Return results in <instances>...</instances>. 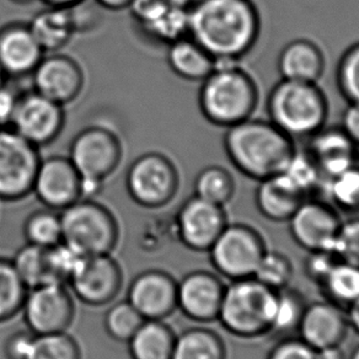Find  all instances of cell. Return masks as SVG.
Returning <instances> with one entry per match:
<instances>
[{
	"instance_id": "c3c4849f",
	"label": "cell",
	"mask_w": 359,
	"mask_h": 359,
	"mask_svg": "<svg viewBox=\"0 0 359 359\" xmlns=\"http://www.w3.org/2000/svg\"><path fill=\"white\" fill-rule=\"evenodd\" d=\"M20 93L6 85H0V128L11 127Z\"/></svg>"
},
{
	"instance_id": "ac0fdd59",
	"label": "cell",
	"mask_w": 359,
	"mask_h": 359,
	"mask_svg": "<svg viewBox=\"0 0 359 359\" xmlns=\"http://www.w3.org/2000/svg\"><path fill=\"white\" fill-rule=\"evenodd\" d=\"M145 320H165L177 310V280L164 269H145L130 280L127 298Z\"/></svg>"
},
{
	"instance_id": "e0dca14e",
	"label": "cell",
	"mask_w": 359,
	"mask_h": 359,
	"mask_svg": "<svg viewBox=\"0 0 359 359\" xmlns=\"http://www.w3.org/2000/svg\"><path fill=\"white\" fill-rule=\"evenodd\" d=\"M225 285L220 276L196 269L177 280V310L196 324H210L218 318Z\"/></svg>"
},
{
	"instance_id": "f907efd6",
	"label": "cell",
	"mask_w": 359,
	"mask_h": 359,
	"mask_svg": "<svg viewBox=\"0 0 359 359\" xmlns=\"http://www.w3.org/2000/svg\"><path fill=\"white\" fill-rule=\"evenodd\" d=\"M105 182L100 180L90 179L80 176V198L85 200H95L96 196L101 194L104 190Z\"/></svg>"
},
{
	"instance_id": "5b68a950",
	"label": "cell",
	"mask_w": 359,
	"mask_h": 359,
	"mask_svg": "<svg viewBox=\"0 0 359 359\" xmlns=\"http://www.w3.org/2000/svg\"><path fill=\"white\" fill-rule=\"evenodd\" d=\"M276 290L261 285L254 277L230 280L225 285L217 321L228 334L241 339L269 334Z\"/></svg>"
},
{
	"instance_id": "f1b7e54d",
	"label": "cell",
	"mask_w": 359,
	"mask_h": 359,
	"mask_svg": "<svg viewBox=\"0 0 359 359\" xmlns=\"http://www.w3.org/2000/svg\"><path fill=\"white\" fill-rule=\"evenodd\" d=\"M224 339L215 330L192 326L176 334L171 359H226Z\"/></svg>"
},
{
	"instance_id": "680465c9",
	"label": "cell",
	"mask_w": 359,
	"mask_h": 359,
	"mask_svg": "<svg viewBox=\"0 0 359 359\" xmlns=\"http://www.w3.org/2000/svg\"><path fill=\"white\" fill-rule=\"evenodd\" d=\"M11 1H13L14 4H18V6H26V4L32 3L34 0H11Z\"/></svg>"
},
{
	"instance_id": "9a60e30c",
	"label": "cell",
	"mask_w": 359,
	"mask_h": 359,
	"mask_svg": "<svg viewBox=\"0 0 359 359\" xmlns=\"http://www.w3.org/2000/svg\"><path fill=\"white\" fill-rule=\"evenodd\" d=\"M295 244L308 251L332 250L342 219L329 202L310 197L287 222Z\"/></svg>"
},
{
	"instance_id": "8fae6325",
	"label": "cell",
	"mask_w": 359,
	"mask_h": 359,
	"mask_svg": "<svg viewBox=\"0 0 359 359\" xmlns=\"http://www.w3.org/2000/svg\"><path fill=\"white\" fill-rule=\"evenodd\" d=\"M21 313L32 334L65 332L74 321V298L67 285L50 282L27 290Z\"/></svg>"
},
{
	"instance_id": "ba28073f",
	"label": "cell",
	"mask_w": 359,
	"mask_h": 359,
	"mask_svg": "<svg viewBox=\"0 0 359 359\" xmlns=\"http://www.w3.org/2000/svg\"><path fill=\"white\" fill-rule=\"evenodd\" d=\"M266 251L267 244L259 230L244 223H228L208 254L217 275L236 280L252 277Z\"/></svg>"
},
{
	"instance_id": "ee69618b",
	"label": "cell",
	"mask_w": 359,
	"mask_h": 359,
	"mask_svg": "<svg viewBox=\"0 0 359 359\" xmlns=\"http://www.w3.org/2000/svg\"><path fill=\"white\" fill-rule=\"evenodd\" d=\"M339 261L332 250L308 251V256L303 262L304 276L310 282L320 287Z\"/></svg>"
},
{
	"instance_id": "1f68e13d",
	"label": "cell",
	"mask_w": 359,
	"mask_h": 359,
	"mask_svg": "<svg viewBox=\"0 0 359 359\" xmlns=\"http://www.w3.org/2000/svg\"><path fill=\"white\" fill-rule=\"evenodd\" d=\"M277 176L285 185L290 186L292 190L304 198H310L315 192L321 191L324 182V177L318 165L315 164L306 150H295L294 154L290 156L285 168L280 170Z\"/></svg>"
},
{
	"instance_id": "30bf717a",
	"label": "cell",
	"mask_w": 359,
	"mask_h": 359,
	"mask_svg": "<svg viewBox=\"0 0 359 359\" xmlns=\"http://www.w3.org/2000/svg\"><path fill=\"white\" fill-rule=\"evenodd\" d=\"M68 158L80 176L106 180L115 174L123 159L120 137L104 126H89L72 140Z\"/></svg>"
},
{
	"instance_id": "7402d4cb",
	"label": "cell",
	"mask_w": 359,
	"mask_h": 359,
	"mask_svg": "<svg viewBox=\"0 0 359 359\" xmlns=\"http://www.w3.org/2000/svg\"><path fill=\"white\" fill-rule=\"evenodd\" d=\"M43 55L29 24L15 21L0 27V68L6 78L31 76Z\"/></svg>"
},
{
	"instance_id": "b9f144b4",
	"label": "cell",
	"mask_w": 359,
	"mask_h": 359,
	"mask_svg": "<svg viewBox=\"0 0 359 359\" xmlns=\"http://www.w3.org/2000/svg\"><path fill=\"white\" fill-rule=\"evenodd\" d=\"M47 256L53 278L65 285H68L70 278L86 257L65 241H60V244L47 249Z\"/></svg>"
},
{
	"instance_id": "91938a15",
	"label": "cell",
	"mask_w": 359,
	"mask_h": 359,
	"mask_svg": "<svg viewBox=\"0 0 359 359\" xmlns=\"http://www.w3.org/2000/svg\"><path fill=\"white\" fill-rule=\"evenodd\" d=\"M6 81V76L4 75V73H3V70H1V68H0V85L4 84Z\"/></svg>"
},
{
	"instance_id": "8992f818",
	"label": "cell",
	"mask_w": 359,
	"mask_h": 359,
	"mask_svg": "<svg viewBox=\"0 0 359 359\" xmlns=\"http://www.w3.org/2000/svg\"><path fill=\"white\" fill-rule=\"evenodd\" d=\"M63 241L85 256L109 255L120 240L115 215L95 200H80L60 210Z\"/></svg>"
},
{
	"instance_id": "11a10c76",
	"label": "cell",
	"mask_w": 359,
	"mask_h": 359,
	"mask_svg": "<svg viewBox=\"0 0 359 359\" xmlns=\"http://www.w3.org/2000/svg\"><path fill=\"white\" fill-rule=\"evenodd\" d=\"M45 3L46 6H55V8H70L76 6L84 0H41Z\"/></svg>"
},
{
	"instance_id": "4fadbf2b",
	"label": "cell",
	"mask_w": 359,
	"mask_h": 359,
	"mask_svg": "<svg viewBox=\"0 0 359 359\" xmlns=\"http://www.w3.org/2000/svg\"><path fill=\"white\" fill-rule=\"evenodd\" d=\"M228 223L224 207L194 195L180 205L175 215V236L186 249L208 252Z\"/></svg>"
},
{
	"instance_id": "ffe728a7",
	"label": "cell",
	"mask_w": 359,
	"mask_h": 359,
	"mask_svg": "<svg viewBox=\"0 0 359 359\" xmlns=\"http://www.w3.org/2000/svg\"><path fill=\"white\" fill-rule=\"evenodd\" d=\"M128 11L140 30L159 43L190 36V9L169 0H132Z\"/></svg>"
},
{
	"instance_id": "7dc6e473",
	"label": "cell",
	"mask_w": 359,
	"mask_h": 359,
	"mask_svg": "<svg viewBox=\"0 0 359 359\" xmlns=\"http://www.w3.org/2000/svg\"><path fill=\"white\" fill-rule=\"evenodd\" d=\"M85 3H86V0L76 6L68 8L70 16H72V21H73V26H74L75 34L94 30V27L97 26L99 13L93 6L85 8Z\"/></svg>"
},
{
	"instance_id": "d6986e66",
	"label": "cell",
	"mask_w": 359,
	"mask_h": 359,
	"mask_svg": "<svg viewBox=\"0 0 359 359\" xmlns=\"http://www.w3.org/2000/svg\"><path fill=\"white\" fill-rule=\"evenodd\" d=\"M32 194L50 210H65L80 200V174L68 156L52 155L41 160Z\"/></svg>"
},
{
	"instance_id": "6f0895ef",
	"label": "cell",
	"mask_w": 359,
	"mask_h": 359,
	"mask_svg": "<svg viewBox=\"0 0 359 359\" xmlns=\"http://www.w3.org/2000/svg\"><path fill=\"white\" fill-rule=\"evenodd\" d=\"M347 359H359V344L351 352Z\"/></svg>"
},
{
	"instance_id": "d6a6232c",
	"label": "cell",
	"mask_w": 359,
	"mask_h": 359,
	"mask_svg": "<svg viewBox=\"0 0 359 359\" xmlns=\"http://www.w3.org/2000/svg\"><path fill=\"white\" fill-rule=\"evenodd\" d=\"M324 299L347 309L359 299V267L339 261L320 285Z\"/></svg>"
},
{
	"instance_id": "bcb514c9",
	"label": "cell",
	"mask_w": 359,
	"mask_h": 359,
	"mask_svg": "<svg viewBox=\"0 0 359 359\" xmlns=\"http://www.w3.org/2000/svg\"><path fill=\"white\" fill-rule=\"evenodd\" d=\"M35 334L29 330L15 331L6 337L3 353L6 359H27Z\"/></svg>"
},
{
	"instance_id": "d4e9b609",
	"label": "cell",
	"mask_w": 359,
	"mask_h": 359,
	"mask_svg": "<svg viewBox=\"0 0 359 359\" xmlns=\"http://www.w3.org/2000/svg\"><path fill=\"white\" fill-rule=\"evenodd\" d=\"M166 62L175 75L186 81L202 83L215 70V60L191 36L168 46Z\"/></svg>"
},
{
	"instance_id": "484cf974",
	"label": "cell",
	"mask_w": 359,
	"mask_h": 359,
	"mask_svg": "<svg viewBox=\"0 0 359 359\" xmlns=\"http://www.w3.org/2000/svg\"><path fill=\"white\" fill-rule=\"evenodd\" d=\"M304 200L277 175L259 181L255 191V205L259 215L273 223L288 222Z\"/></svg>"
},
{
	"instance_id": "cb8c5ba5",
	"label": "cell",
	"mask_w": 359,
	"mask_h": 359,
	"mask_svg": "<svg viewBox=\"0 0 359 359\" xmlns=\"http://www.w3.org/2000/svg\"><path fill=\"white\" fill-rule=\"evenodd\" d=\"M326 67L319 46L308 39L290 41L280 50L277 68L282 79L318 83Z\"/></svg>"
},
{
	"instance_id": "7a4b0ae2",
	"label": "cell",
	"mask_w": 359,
	"mask_h": 359,
	"mask_svg": "<svg viewBox=\"0 0 359 359\" xmlns=\"http://www.w3.org/2000/svg\"><path fill=\"white\" fill-rule=\"evenodd\" d=\"M223 145L235 169L257 182L280 174L297 150L294 140L271 121L252 117L226 128Z\"/></svg>"
},
{
	"instance_id": "816d5d0a",
	"label": "cell",
	"mask_w": 359,
	"mask_h": 359,
	"mask_svg": "<svg viewBox=\"0 0 359 359\" xmlns=\"http://www.w3.org/2000/svg\"><path fill=\"white\" fill-rule=\"evenodd\" d=\"M101 9L110 11H125L130 6L132 0H94Z\"/></svg>"
},
{
	"instance_id": "4316f807",
	"label": "cell",
	"mask_w": 359,
	"mask_h": 359,
	"mask_svg": "<svg viewBox=\"0 0 359 359\" xmlns=\"http://www.w3.org/2000/svg\"><path fill=\"white\" fill-rule=\"evenodd\" d=\"M27 24L45 55L60 52L75 35L68 8L47 6Z\"/></svg>"
},
{
	"instance_id": "836d02e7",
	"label": "cell",
	"mask_w": 359,
	"mask_h": 359,
	"mask_svg": "<svg viewBox=\"0 0 359 359\" xmlns=\"http://www.w3.org/2000/svg\"><path fill=\"white\" fill-rule=\"evenodd\" d=\"M236 191L234 177L220 165H208L196 176L194 195L215 205H225L233 200Z\"/></svg>"
},
{
	"instance_id": "6da1fadb",
	"label": "cell",
	"mask_w": 359,
	"mask_h": 359,
	"mask_svg": "<svg viewBox=\"0 0 359 359\" xmlns=\"http://www.w3.org/2000/svg\"><path fill=\"white\" fill-rule=\"evenodd\" d=\"M259 31L252 0H201L190 8V36L215 60L239 62L254 48Z\"/></svg>"
},
{
	"instance_id": "681fc988",
	"label": "cell",
	"mask_w": 359,
	"mask_h": 359,
	"mask_svg": "<svg viewBox=\"0 0 359 359\" xmlns=\"http://www.w3.org/2000/svg\"><path fill=\"white\" fill-rule=\"evenodd\" d=\"M339 127L359 149V102H348L341 117Z\"/></svg>"
},
{
	"instance_id": "9c48e42d",
	"label": "cell",
	"mask_w": 359,
	"mask_h": 359,
	"mask_svg": "<svg viewBox=\"0 0 359 359\" xmlns=\"http://www.w3.org/2000/svg\"><path fill=\"white\" fill-rule=\"evenodd\" d=\"M37 148L11 127L0 128V201L19 202L32 194L40 166Z\"/></svg>"
},
{
	"instance_id": "8d00e7d4",
	"label": "cell",
	"mask_w": 359,
	"mask_h": 359,
	"mask_svg": "<svg viewBox=\"0 0 359 359\" xmlns=\"http://www.w3.org/2000/svg\"><path fill=\"white\" fill-rule=\"evenodd\" d=\"M27 288L11 259L0 257V324L21 313Z\"/></svg>"
},
{
	"instance_id": "9f6ffc18",
	"label": "cell",
	"mask_w": 359,
	"mask_h": 359,
	"mask_svg": "<svg viewBox=\"0 0 359 359\" xmlns=\"http://www.w3.org/2000/svg\"><path fill=\"white\" fill-rule=\"evenodd\" d=\"M171 3H174L176 6H184L190 9L192 6H196L197 3H200L201 0H169Z\"/></svg>"
},
{
	"instance_id": "603a6c76",
	"label": "cell",
	"mask_w": 359,
	"mask_h": 359,
	"mask_svg": "<svg viewBox=\"0 0 359 359\" xmlns=\"http://www.w3.org/2000/svg\"><path fill=\"white\" fill-rule=\"evenodd\" d=\"M308 154L318 165L324 180L339 174L359 160V149L344 130L326 127L308 138Z\"/></svg>"
},
{
	"instance_id": "f546056e",
	"label": "cell",
	"mask_w": 359,
	"mask_h": 359,
	"mask_svg": "<svg viewBox=\"0 0 359 359\" xmlns=\"http://www.w3.org/2000/svg\"><path fill=\"white\" fill-rule=\"evenodd\" d=\"M321 192L339 213L359 215V160L339 174L324 180Z\"/></svg>"
},
{
	"instance_id": "83f0119b",
	"label": "cell",
	"mask_w": 359,
	"mask_h": 359,
	"mask_svg": "<svg viewBox=\"0 0 359 359\" xmlns=\"http://www.w3.org/2000/svg\"><path fill=\"white\" fill-rule=\"evenodd\" d=\"M175 339L165 320H145L127 342L130 359H171Z\"/></svg>"
},
{
	"instance_id": "7bdbcfd3",
	"label": "cell",
	"mask_w": 359,
	"mask_h": 359,
	"mask_svg": "<svg viewBox=\"0 0 359 359\" xmlns=\"http://www.w3.org/2000/svg\"><path fill=\"white\" fill-rule=\"evenodd\" d=\"M332 251L339 261L359 267V215L342 220Z\"/></svg>"
},
{
	"instance_id": "2e32d148",
	"label": "cell",
	"mask_w": 359,
	"mask_h": 359,
	"mask_svg": "<svg viewBox=\"0 0 359 359\" xmlns=\"http://www.w3.org/2000/svg\"><path fill=\"white\" fill-rule=\"evenodd\" d=\"M31 78L32 90L65 107L78 100L85 86L79 62L60 52L46 53Z\"/></svg>"
},
{
	"instance_id": "f6af8a7d",
	"label": "cell",
	"mask_w": 359,
	"mask_h": 359,
	"mask_svg": "<svg viewBox=\"0 0 359 359\" xmlns=\"http://www.w3.org/2000/svg\"><path fill=\"white\" fill-rule=\"evenodd\" d=\"M266 359H318V352L295 334L277 339Z\"/></svg>"
},
{
	"instance_id": "277c9868",
	"label": "cell",
	"mask_w": 359,
	"mask_h": 359,
	"mask_svg": "<svg viewBox=\"0 0 359 359\" xmlns=\"http://www.w3.org/2000/svg\"><path fill=\"white\" fill-rule=\"evenodd\" d=\"M267 112L290 140H308L326 125L329 102L318 83L280 79L269 91Z\"/></svg>"
},
{
	"instance_id": "db71d44e",
	"label": "cell",
	"mask_w": 359,
	"mask_h": 359,
	"mask_svg": "<svg viewBox=\"0 0 359 359\" xmlns=\"http://www.w3.org/2000/svg\"><path fill=\"white\" fill-rule=\"evenodd\" d=\"M346 315L348 320L349 330H353L359 336V299L346 309Z\"/></svg>"
},
{
	"instance_id": "d590c367",
	"label": "cell",
	"mask_w": 359,
	"mask_h": 359,
	"mask_svg": "<svg viewBox=\"0 0 359 359\" xmlns=\"http://www.w3.org/2000/svg\"><path fill=\"white\" fill-rule=\"evenodd\" d=\"M22 233L27 244L36 245L43 249H50L63 241L62 220L60 212L43 208L27 215Z\"/></svg>"
},
{
	"instance_id": "f5cc1de1",
	"label": "cell",
	"mask_w": 359,
	"mask_h": 359,
	"mask_svg": "<svg viewBox=\"0 0 359 359\" xmlns=\"http://www.w3.org/2000/svg\"><path fill=\"white\" fill-rule=\"evenodd\" d=\"M316 352H318V359H347L342 346L326 347V348L319 349Z\"/></svg>"
},
{
	"instance_id": "7c38bea8",
	"label": "cell",
	"mask_w": 359,
	"mask_h": 359,
	"mask_svg": "<svg viewBox=\"0 0 359 359\" xmlns=\"http://www.w3.org/2000/svg\"><path fill=\"white\" fill-rule=\"evenodd\" d=\"M122 285L123 271L118 261L109 254L86 256L67 287L80 303L100 308L115 302Z\"/></svg>"
},
{
	"instance_id": "52a82bcc",
	"label": "cell",
	"mask_w": 359,
	"mask_h": 359,
	"mask_svg": "<svg viewBox=\"0 0 359 359\" xmlns=\"http://www.w3.org/2000/svg\"><path fill=\"white\" fill-rule=\"evenodd\" d=\"M180 174L174 161L159 151L140 155L126 174V190L135 205L159 210L179 192Z\"/></svg>"
},
{
	"instance_id": "3957f363",
	"label": "cell",
	"mask_w": 359,
	"mask_h": 359,
	"mask_svg": "<svg viewBox=\"0 0 359 359\" xmlns=\"http://www.w3.org/2000/svg\"><path fill=\"white\" fill-rule=\"evenodd\" d=\"M259 86L239 62L215 60L201 85L198 105L210 125L229 128L249 120L259 106Z\"/></svg>"
},
{
	"instance_id": "ab89813d",
	"label": "cell",
	"mask_w": 359,
	"mask_h": 359,
	"mask_svg": "<svg viewBox=\"0 0 359 359\" xmlns=\"http://www.w3.org/2000/svg\"><path fill=\"white\" fill-rule=\"evenodd\" d=\"M294 276V267L287 255L269 250L259 259L252 277L261 285L272 290H280L290 287Z\"/></svg>"
},
{
	"instance_id": "60d3db41",
	"label": "cell",
	"mask_w": 359,
	"mask_h": 359,
	"mask_svg": "<svg viewBox=\"0 0 359 359\" xmlns=\"http://www.w3.org/2000/svg\"><path fill=\"white\" fill-rule=\"evenodd\" d=\"M336 76L339 90L346 100L359 102V41L344 50Z\"/></svg>"
},
{
	"instance_id": "5bb4252c",
	"label": "cell",
	"mask_w": 359,
	"mask_h": 359,
	"mask_svg": "<svg viewBox=\"0 0 359 359\" xmlns=\"http://www.w3.org/2000/svg\"><path fill=\"white\" fill-rule=\"evenodd\" d=\"M65 125V106L47 99L35 90L20 93L11 128L37 148L60 138Z\"/></svg>"
},
{
	"instance_id": "e575fe53",
	"label": "cell",
	"mask_w": 359,
	"mask_h": 359,
	"mask_svg": "<svg viewBox=\"0 0 359 359\" xmlns=\"http://www.w3.org/2000/svg\"><path fill=\"white\" fill-rule=\"evenodd\" d=\"M11 259L27 290L50 282H57L50 272L47 249L26 243Z\"/></svg>"
},
{
	"instance_id": "4dcf8cb0",
	"label": "cell",
	"mask_w": 359,
	"mask_h": 359,
	"mask_svg": "<svg viewBox=\"0 0 359 359\" xmlns=\"http://www.w3.org/2000/svg\"><path fill=\"white\" fill-rule=\"evenodd\" d=\"M308 302L299 290L290 287L276 292L269 334L273 339L294 336Z\"/></svg>"
},
{
	"instance_id": "74e56055",
	"label": "cell",
	"mask_w": 359,
	"mask_h": 359,
	"mask_svg": "<svg viewBox=\"0 0 359 359\" xmlns=\"http://www.w3.org/2000/svg\"><path fill=\"white\" fill-rule=\"evenodd\" d=\"M145 319L128 300L112 303L104 315L106 334L116 342L127 344Z\"/></svg>"
},
{
	"instance_id": "44dd1931",
	"label": "cell",
	"mask_w": 359,
	"mask_h": 359,
	"mask_svg": "<svg viewBox=\"0 0 359 359\" xmlns=\"http://www.w3.org/2000/svg\"><path fill=\"white\" fill-rule=\"evenodd\" d=\"M348 331L346 310L323 299L306 304L297 336L310 347L319 351L332 346H342Z\"/></svg>"
},
{
	"instance_id": "f35d334b",
	"label": "cell",
	"mask_w": 359,
	"mask_h": 359,
	"mask_svg": "<svg viewBox=\"0 0 359 359\" xmlns=\"http://www.w3.org/2000/svg\"><path fill=\"white\" fill-rule=\"evenodd\" d=\"M27 359H83L78 341L68 332L35 334Z\"/></svg>"
}]
</instances>
